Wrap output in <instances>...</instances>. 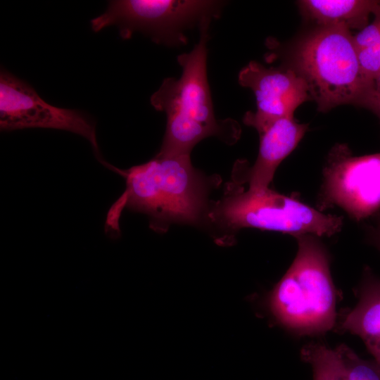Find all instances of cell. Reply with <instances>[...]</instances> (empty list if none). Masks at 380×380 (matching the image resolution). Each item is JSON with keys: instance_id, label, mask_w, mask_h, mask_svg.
I'll list each match as a JSON object with an SVG mask.
<instances>
[{"instance_id": "6da1fadb", "label": "cell", "mask_w": 380, "mask_h": 380, "mask_svg": "<svg viewBox=\"0 0 380 380\" xmlns=\"http://www.w3.org/2000/svg\"><path fill=\"white\" fill-rule=\"evenodd\" d=\"M102 164L122 176L126 184L108 213L106 234L117 235L119 217L125 208L147 215L150 227L159 232L173 223H198L208 215L206 180L192 165L190 155L157 153L127 170L106 161Z\"/></svg>"}, {"instance_id": "7a4b0ae2", "label": "cell", "mask_w": 380, "mask_h": 380, "mask_svg": "<svg viewBox=\"0 0 380 380\" xmlns=\"http://www.w3.org/2000/svg\"><path fill=\"white\" fill-rule=\"evenodd\" d=\"M209 25L200 29L199 41L191 51L177 56L181 76L164 79L151 96V106L165 113L167 118L158 153L160 155H190L198 142L211 136L227 143H234L239 137V125L235 120H218L215 115L207 76Z\"/></svg>"}, {"instance_id": "3957f363", "label": "cell", "mask_w": 380, "mask_h": 380, "mask_svg": "<svg viewBox=\"0 0 380 380\" xmlns=\"http://www.w3.org/2000/svg\"><path fill=\"white\" fill-rule=\"evenodd\" d=\"M295 238L296 255L270 293L267 308L277 322L294 334L323 335L337 324L330 255L319 236Z\"/></svg>"}, {"instance_id": "277c9868", "label": "cell", "mask_w": 380, "mask_h": 380, "mask_svg": "<svg viewBox=\"0 0 380 380\" xmlns=\"http://www.w3.org/2000/svg\"><path fill=\"white\" fill-rule=\"evenodd\" d=\"M295 63L319 111L342 104L362 106L369 81L361 70L348 29L320 27L300 43Z\"/></svg>"}, {"instance_id": "5b68a950", "label": "cell", "mask_w": 380, "mask_h": 380, "mask_svg": "<svg viewBox=\"0 0 380 380\" xmlns=\"http://www.w3.org/2000/svg\"><path fill=\"white\" fill-rule=\"evenodd\" d=\"M208 217L222 229L237 231L255 228L290 234L331 236L339 232L343 218L325 214L302 202L297 196H287L270 188L227 192L208 210Z\"/></svg>"}, {"instance_id": "8992f818", "label": "cell", "mask_w": 380, "mask_h": 380, "mask_svg": "<svg viewBox=\"0 0 380 380\" xmlns=\"http://www.w3.org/2000/svg\"><path fill=\"white\" fill-rule=\"evenodd\" d=\"M223 5L211 0H113L90 23L94 32L115 25L122 39L139 32L156 44L179 46L187 43V29L210 24Z\"/></svg>"}, {"instance_id": "52a82bcc", "label": "cell", "mask_w": 380, "mask_h": 380, "mask_svg": "<svg viewBox=\"0 0 380 380\" xmlns=\"http://www.w3.org/2000/svg\"><path fill=\"white\" fill-rule=\"evenodd\" d=\"M318 194L319 210L334 205L359 222L380 210V153L353 156L345 144L329 151L322 171Z\"/></svg>"}, {"instance_id": "ba28073f", "label": "cell", "mask_w": 380, "mask_h": 380, "mask_svg": "<svg viewBox=\"0 0 380 380\" xmlns=\"http://www.w3.org/2000/svg\"><path fill=\"white\" fill-rule=\"evenodd\" d=\"M26 128L65 130L86 139L95 156L102 163L95 123L84 113L46 103L27 82L6 70L0 71V129Z\"/></svg>"}, {"instance_id": "9c48e42d", "label": "cell", "mask_w": 380, "mask_h": 380, "mask_svg": "<svg viewBox=\"0 0 380 380\" xmlns=\"http://www.w3.org/2000/svg\"><path fill=\"white\" fill-rule=\"evenodd\" d=\"M238 80L255 94L256 111L247 112L243 121L258 132L277 120L293 117L296 109L311 99L307 82L294 70L267 68L252 61L241 70Z\"/></svg>"}, {"instance_id": "30bf717a", "label": "cell", "mask_w": 380, "mask_h": 380, "mask_svg": "<svg viewBox=\"0 0 380 380\" xmlns=\"http://www.w3.org/2000/svg\"><path fill=\"white\" fill-rule=\"evenodd\" d=\"M308 128L293 117L277 120L259 132L260 146L257 158L247 171L248 189L269 188L280 163L295 149Z\"/></svg>"}, {"instance_id": "8fae6325", "label": "cell", "mask_w": 380, "mask_h": 380, "mask_svg": "<svg viewBox=\"0 0 380 380\" xmlns=\"http://www.w3.org/2000/svg\"><path fill=\"white\" fill-rule=\"evenodd\" d=\"M357 302L341 315L338 329L357 336L380 367V278L366 266L357 287Z\"/></svg>"}, {"instance_id": "7c38bea8", "label": "cell", "mask_w": 380, "mask_h": 380, "mask_svg": "<svg viewBox=\"0 0 380 380\" xmlns=\"http://www.w3.org/2000/svg\"><path fill=\"white\" fill-rule=\"evenodd\" d=\"M298 4L304 13L320 27H343L361 30L370 14L380 11V1L367 0H303Z\"/></svg>"}, {"instance_id": "4fadbf2b", "label": "cell", "mask_w": 380, "mask_h": 380, "mask_svg": "<svg viewBox=\"0 0 380 380\" xmlns=\"http://www.w3.org/2000/svg\"><path fill=\"white\" fill-rule=\"evenodd\" d=\"M300 356L310 365L313 380H349L345 365L336 349L312 343L302 348Z\"/></svg>"}, {"instance_id": "5bb4252c", "label": "cell", "mask_w": 380, "mask_h": 380, "mask_svg": "<svg viewBox=\"0 0 380 380\" xmlns=\"http://www.w3.org/2000/svg\"><path fill=\"white\" fill-rule=\"evenodd\" d=\"M349 380H380V367L373 360L362 358L346 344L337 346Z\"/></svg>"}, {"instance_id": "9a60e30c", "label": "cell", "mask_w": 380, "mask_h": 380, "mask_svg": "<svg viewBox=\"0 0 380 380\" xmlns=\"http://www.w3.org/2000/svg\"><path fill=\"white\" fill-rule=\"evenodd\" d=\"M353 36L356 50L380 46V11L374 14V19Z\"/></svg>"}, {"instance_id": "2e32d148", "label": "cell", "mask_w": 380, "mask_h": 380, "mask_svg": "<svg viewBox=\"0 0 380 380\" xmlns=\"http://www.w3.org/2000/svg\"><path fill=\"white\" fill-rule=\"evenodd\" d=\"M362 106L372 110L380 119V72L369 80Z\"/></svg>"}, {"instance_id": "e0dca14e", "label": "cell", "mask_w": 380, "mask_h": 380, "mask_svg": "<svg viewBox=\"0 0 380 380\" xmlns=\"http://www.w3.org/2000/svg\"><path fill=\"white\" fill-rule=\"evenodd\" d=\"M366 240L380 252V217L378 218L375 225L367 227Z\"/></svg>"}]
</instances>
